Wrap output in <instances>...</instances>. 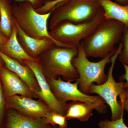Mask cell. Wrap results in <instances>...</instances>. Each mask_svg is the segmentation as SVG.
I'll list each match as a JSON object with an SVG mask.
<instances>
[{"mask_svg": "<svg viewBox=\"0 0 128 128\" xmlns=\"http://www.w3.org/2000/svg\"><path fill=\"white\" fill-rule=\"evenodd\" d=\"M16 2L28 1L30 2L35 9L39 8L44 4L48 0H14Z\"/></svg>", "mask_w": 128, "mask_h": 128, "instance_id": "obj_24", "label": "cell"}, {"mask_svg": "<svg viewBox=\"0 0 128 128\" xmlns=\"http://www.w3.org/2000/svg\"><path fill=\"white\" fill-rule=\"evenodd\" d=\"M96 110L94 105L80 102H72L66 104L65 116L67 120L77 119L85 122L93 115L92 110Z\"/></svg>", "mask_w": 128, "mask_h": 128, "instance_id": "obj_17", "label": "cell"}, {"mask_svg": "<svg viewBox=\"0 0 128 128\" xmlns=\"http://www.w3.org/2000/svg\"><path fill=\"white\" fill-rule=\"evenodd\" d=\"M47 80L54 95L63 103L70 101L82 102L94 105L99 113L104 114L106 112L107 106L103 99L98 96L85 94L79 89L76 82L72 83L69 81H65L60 76Z\"/></svg>", "mask_w": 128, "mask_h": 128, "instance_id": "obj_8", "label": "cell"}, {"mask_svg": "<svg viewBox=\"0 0 128 128\" xmlns=\"http://www.w3.org/2000/svg\"><path fill=\"white\" fill-rule=\"evenodd\" d=\"M21 63L32 70L38 81L40 90L35 93L36 98L42 101L52 111L65 116L67 104L58 100L54 95L39 63L28 60Z\"/></svg>", "mask_w": 128, "mask_h": 128, "instance_id": "obj_9", "label": "cell"}, {"mask_svg": "<svg viewBox=\"0 0 128 128\" xmlns=\"http://www.w3.org/2000/svg\"><path fill=\"white\" fill-rule=\"evenodd\" d=\"M12 12L14 22L26 34L38 39L49 38L56 46L61 47L50 36L48 30V22L52 10L45 14H40L28 2H15L12 5Z\"/></svg>", "mask_w": 128, "mask_h": 128, "instance_id": "obj_4", "label": "cell"}, {"mask_svg": "<svg viewBox=\"0 0 128 128\" xmlns=\"http://www.w3.org/2000/svg\"><path fill=\"white\" fill-rule=\"evenodd\" d=\"M2 63H4V62H3V61H2V59H1V58L0 57V67L1 66H2Z\"/></svg>", "mask_w": 128, "mask_h": 128, "instance_id": "obj_29", "label": "cell"}, {"mask_svg": "<svg viewBox=\"0 0 128 128\" xmlns=\"http://www.w3.org/2000/svg\"><path fill=\"white\" fill-rule=\"evenodd\" d=\"M66 0H54L52 1H47L41 7L35 10L40 14H45L52 11L60 3Z\"/></svg>", "mask_w": 128, "mask_h": 128, "instance_id": "obj_22", "label": "cell"}, {"mask_svg": "<svg viewBox=\"0 0 128 128\" xmlns=\"http://www.w3.org/2000/svg\"><path fill=\"white\" fill-rule=\"evenodd\" d=\"M54 0H48V1H52Z\"/></svg>", "mask_w": 128, "mask_h": 128, "instance_id": "obj_31", "label": "cell"}, {"mask_svg": "<svg viewBox=\"0 0 128 128\" xmlns=\"http://www.w3.org/2000/svg\"><path fill=\"white\" fill-rule=\"evenodd\" d=\"M102 10L98 0H67L52 10L48 22L52 30L64 22L79 24L93 20Z\"/></svg>", "mask_w": 128, "mask_h": 128, "instance_id": "obj_3", "label": "cell"}, {"mask_svg": "<svg viewBox=\"0 0 128 128\" xmlns=\"http://www.w3.org/2000/svg\"><path fill=\"white\" fill-rule=\"evenodd\" d=\"M116 50L98 62H91L88 58L81 42L78 48L77 55L73 60V64L79 74L76 81L78 82L79 88L82 92L89 94L94 82L100 85L106 81L108 75L105 73V67L111 62V57Z\"/></svg>", "mask_w": 128, "mask_h": 128, "instance_id": "obj_5", "label": "cell"}, {"mask_svg": "<svg viewBox=\"0 0 128 128\" xmlns=\"http://www.w3.org/2000/svg\"><path fill=\"white\" fill-rule=\"evenodd\" d=\"M0 50L8 56L22 62L24 60L38 62V59L32 58L27 54L18 41L17 35V28L15 22L12 26L11 34L6 42Z\"/></svg>", "mask_w": 128, "mask_h": 128, "instance_id": "obj_15", "label": "cell"}, {"mask_svg": "<svg viewBox=\"0 0 128 128\" xmlns=\"http://www.w3.org/2000/svg\"><path fill=\"white\" fill-rule=\"evenodd\" d=\"M12 8L11 0H0V30L8 38L11 34L14 23Z\"/></svg>", "mask_w": 128, "mask_h": 128, "instance_id": "obj_18", "label": "cell"}, {"mask_svg": "<svg viewBox=\"0 0 128 128\" xmlns=\"http://www.w3.org/2000/svg\"><path fill=\"white\" fill-rule=\"evenodd\" d=\"M78 49L60 47L54 44L38 57V63L47 79L62 76L64 80L72 82L79 77L73 64Z\"/></svg>", "mask_w": 128, "mask_h": 128, "instance_id": "obj_2", "label": "cell"}, {"mask_svg": "<svg viewBox=\"0 0 128 128\" xmlns=\"http://www.w3.org/2000/svg\"><path fill=\"white\" fill-rule=\"evenodd\" d=\"M0 81L5 98L16 95L37 98L25 82L3 66L0 67Z\"/></svg>", "mask_w": 128, "mask_h": 128, "instance_id": "obj_11", "label": "cell"}, {"mask_svg": "<svg viewBox=\"0 0 128 128\" xmlns=\"http://www.w3.org/2000/svg\"><path fill=\"white\" fill-rule=\"evenodd\" d=\"M52 128H60L59 127H58V126H54V127H53ZM68 128V127H67V128Z\"/></svg>", "mask_w": 128, "mask_h": 128, "instance_id": "obj_30", "label": "cell"}, {"mask_svg": "<svg viewBox=\"0 0 128 128\" xmlns=\"http://www.w3.org/2000/svg\"><path fill=\"white\" fill-rule=\"evenodd\" d=\"M8 38L5 36L1 32H0V48L6 42Z\"/></svg>", "mask_w": 128, "mask_h": 128, "instance_id": "obj_27", "label": "cell"}, {"mask_svg": "<svg viewBox=\"0 0 128 128\" xmlns=\"http://www.w3.org/2000/svg\"><path fill=\"white\" fill-rule=\"evenodd\" d=\"M14 22L17 28L18 38L19 42L27 54L32 58L38 59L41 54L55 44L49 38L38 39L28 36Z\"/></svg>", "mask_w": 128, "mask_h": 128, "instance_id": "obj_13", "label": "cell"}, {"mask_svg": "<svg viewBox=\"0 0 128 128\" xmlns=\"http://www.w3.org/2000/svg\"><path fill=\"white\" fill-rule=\"evenodd\" d=\"M120 98V103L123 107L124 110H126L128 113V88L125 89V94Z\"/></svg>", "mask_w": 128, "mask_h": 128, "instance_id": "obj_25", "label": "cell"}, {"mask_svg": "<svg viewBox=\"0 0 128 128\" xmlns=\"http://www.w3.org/2000/svg\"><path fill=\"white\" fill-rule=\"evenodd\" d=\"M114 2L119 4L122 6L128 5V0H114Z\"/></svg>", "mask_w": 128, "mask_h": 128, "instance_id": "obj_28", "label": "cell"}, {"mask_svg": "<svg viewBox=\"0 0 128 128\" xmlns=\"http://www.w3.org/2000/svg\"><path fill=\"white\" fill-rule=\"evenodd\" d=\"M104 18L102 9L92 20L79 24L61 22L50 30V34L61 47L78 49L81 42L89 36Z\"/></svg>", "mask_w": 128, "mask_h": 128, "instance_id": "obj_7", "label": "cell"}, {"mask_svg": "<svg viewBox=\"0 0 128 128\" xmlns=\"http://www.w3.org/2000/svg\"><path fill=\"white\" fill-rule=\"evenodd\" d=\"M121 40L123 48L118 58L122 64L128 66V28L125 26Z\"/></svg>", "mask_w": 128, "mask_h": 128, "instance_id": "obj_20", "label": "cell"}, {"mask_svg": "<svg viewBox=\"0 0 128 128\" xmlns=\"http://www.w3.org/2000/svg\"><path fill=\"white\" fill-rule=\"evenodd\" d=\"M123 48V43L120 42L114 54L111 57V66L108 73V78L103 84H92L90 89V94H97L105 101L111 109V120H115L124 116V109L118 98L125 92L124 82H117L114 78L113 73L115 62Z\"/></svg>", "mask_w": 128, "mask_h": 128, "instance_id": "obj_6", "label": "cell"}, {"mask_svg": "<svg viewBox=\"0 0 128 128\" xmlns=\"http://www.w3.org/2000/svg\"><path fill=\"white\" fill-rule=\"evenodd\" d=\"M125 26L119 21L104 19L82 42L88 57L103 58L116 49Z\"/></svg>", "mask_w": 128, "mask_h": 128, "instance_id": "obj_1", "label": "cell"}, {"mask_svg": "<svg viewBox=\"0 0 128 128\" xmlns=\"http://www.w3.org/2000/svg\"><path fill=\"white\" fill-rule=\"evenodd\" d=\"M0 57L5 64V67L25 82L34 95L36 92L40 91V88L38 81L33 72L29 67L9 57L0 50Z\"/></svg>", "mask_w": 128, "mask_h": 128, "instance_id": "obj_12", "label": "cell"}, {"mask_svg": "<svg viewBox=\"0 0 128 128\" xmlns=\"http://www.w3.org/2000/svg\"><path fill=\"white\" fill-rule=\"evenodd\" d=\"M6 110L5 98L0 81V128H3Z\"/></svg>", "mask_w": 128, "mask_h": 128, "instance_id": "obj_23", "label": "cell"}, {"mask_svg": "<svg viewBox=\"0 0 128 128\" xmlns=\"http://www.w3.org/2000/svg\"><path fill=\"white\" fill-rule=\"evenodd\" d=\"M42 119L45 123L53 127L58 126L60 128L68 127V122L64 115L52 110L48 112Z\"/></svg>", "mask_w": 128, "mask_h": 128, "instance_id": "obj_19", "label": "cell"}, {"mask_svg": "<svg viewBox=\"0 0 128 128\" xmlns=\"http://www.w3.org/2000/svg\"><path fill=\"white\" fill-rule=\"evenodd\" d=\"M98 128H128L124 122V116L115 120L105 119L98 124Z\"/></svg>", "mask_w": 128, "mask_h": 128, "instance_id": "obj_21", "label": "cell"}, {"mask_svg": "<svg viewBox=\"0 0 128 128\" xmlns=\"http://www.w3.org/2000/svg\"><path fill=\"white\" fill-rule=\"evenodd\" d=\"M124 68V69L125 73L123 74L122 75L121 78L122 80H125V82H124V88H128V66L125 64H122Z\"/></svg>", "mask_w": 128, "mask_h": 128, "instance_id": "obj_26", "label": "cell"}, {"mask_svg": "<svg viewBox=\"0 0 128 128\" xmlns=\"http://www.w3.org/2000/svg\"><path fill=\"white\" fill-rule=\"evenodd\" d=\"M42 118L36 119L24 116L12 108L6 110L3 128H52Z\"/></svg>", "mask_w": 128, "mask_h": 128, "instance_id": "obj_14", "label": "cell"}, {"mask_svg": "<svg viewBox=\"0 0 128 128\" xmlns=\"http://www.w3.org/2000/svg\"><path fill=\"white\" fill-rule=\"evenodd\" d=\"M105 19H112L123 24L128 28V5L122 6L112 0H98Z\"/></svg>", "mask_w": 128, "mask_h": 128, "instance_id": "obj_16", "label": "cell"}, {"mask_svg": "<svg viewBox=\"0 0 128 128\" xmlns=\"http://www.w3.org/2000/svg\"><path fill=\"white\" fill-rule=\"evenodd\" d=\"M6 108H12L24 116L41 119L51 111L42 101L32 98L16 95L5 98Z\"/></svg>", "mask_w": 128, "mask_h": 128, "instance_id": "obj_10", "label": "cell"}]
</instances>
